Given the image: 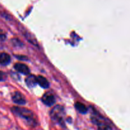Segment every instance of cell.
Returning a JSON list of instances; mask_svg holds the SVG:
<instances>
[{"instance_id": "obj_12", "label": "cell", "mask_w": 130, "mask_h": 130, "mask_svg": "<svg viewBox=\"0 0 130 130\" xmlns=\"http://www.w3.org/2000/svg\"><path fill=\"white\" fill-rule=\"evenodd\" d=\"M5 74L2 72H0V81H3L5 79Z\"/></svg>"}, {"instance_id": "obj_11", "label": "cell", "mask_w": 130, "mask_h": 130, "mask_svg": "<svg viewBox=\"0 0 130 130\" xmlns=\"http://www.w3.org/2000/svg\"><path fill=\"white\" fill-rule=\"evenodd\" d=\"M5 38H6L5 34H4V32L2 30H0V39H1V40H5Z\"/></svg>"}, {"instance_id": "obj_3", "label": "cell", "mask_w": 130, "mask_h": 130, "mask_svg": "<svg viewBox=\"0 0 130 130\" xmlns=\"http://www.w3.org/2000/svg\"><path fill=\"white\" fill-rule=\"evenodd\" d=\"M64 114L63 107L61 105H57L50 112V116L52 119L59 123H62V118Z\"/></svg>"}, {"instance_id": "obj_7", "label": "cell", "mask_w": 130, "mask_h": 130, "mask_svg": "<svg viewBox=\"0 0 130 130\" xmlns=\"http://www.w3.org/2000/svg\"><path fill=\"white\" fill-rule=\"evenodd\" d=\"M37 84L40 85L43 88H48L49 87V83L45 77L42 76H36Z\"/></svg>"}, {"instance_id": "obj_1", "label": "cell", "mask_w": 130, "mask_h": 130, "mask_svg": "<svg viewBox=\"0 0 130 130\" xmlns=\"http://www.w3.org/2000/svg\"><path fill=\"white\" fill-rule=\"evenodd\" d=\"M11 111L15 115L24 119L30 126H35L36 125L37 122L34 118V114L29 109L19 107H14L11 108Z\"/></svg>"}, {"instance_id": "obj_5", "label": "cell", "mask_w": 130, "mask_h": 130, "mask_svg": "<svg viewBox=\"0 0 130 130\" xmlns=\"http://www.w3.org/2000/svg\"><path fill=\"white\" fill-rule=\"evenodd\" d=\"M42 100L45 105L47 106H52L55 104V98L52 94L50 93H46L43 95L42 98Z\"/></svg>"}, {"instance_id": "obj_8", "label": "cell", "mask_w": 130, "mask_h": 130, "mask_svg": "<svg viewBox=\"0 0 130 130\" xmlns=\"http://www.w3.org/2000/svg\"><path fill=\"white\" fill-rule=\"evenodd\" d=\"M11 60L10 56L6 53H1L0 54V64L6 66L9 64Z\"/></svg>"}, {"instance_id": "obj_6", "label": "cell", "mask_w": 130, "mask_h": 130, "mask_svg": "<svg viewBox=\"0 0 130 130\" xmlns=\"http://www.w3.org/2000/svg\"><path fill=\"white\" fill-rule=\"evenodd\" d=\"M14 67H15V70L20 73L25 75L29 74V69L25 64L21 63H15Z\"/></svg>"}, {"instance_id": "obj_2", "label": "cell", "mask_w": 130, "mask_h": 130, "mask_svg": "<svg viewBox=\"0 0 130 130\" xmlns=\"http://www.w3.org/2000/svg\"><path fill=\"white\" fill-rule=\"evenodd\" d=\"M91 120L98 126V130H112L110 124L101 116L95 114L91 117Z\"/></svg>"}, {"instance_id": "obj_9", "label": "cell", "mask_w": 130, "mask_h": 130, "mask_svg": "<svg viewBox=\"0 0 130 130\" xmlns=\"http://www.w3.org/2000/svg\"><path fill=\"white\" fill-rule=\"evenodd\" d=\"M25 83L29 87H34L36 84H37L36 77L34 75H29L25 79Z\"/></svg>"}, {"instance_id": "obj_10", "label": "cell", "mask_w": 130, "mask_h": 130, "mask_svg": "<svg viewBox=\"0 0 130 130\" xmlns=\"http://www.w3.org/2000/svg\"><path fill=\"white\" fill-rule=\"evenodd\" d=\"M75 107L76 108V110L79 112L81 114H86L87 112V107L85 106L84 104H82L80 102H76V104H75Z\"/></svg>"}, {"instance_id": "obj_4", "label": "cell", "mask_w": 130, "mask_h": 130, "mask_svg": "<svg viewBox=\"0 0 130 130\" xmlns=\"http://www.w3.org/2000/svg\"><path fill=\"white\" fill-rule=\"evenodd\" d=\"M12 100L14 103L17 105H23L25 104V99L24 95L19 91H15L12 94Z\"/></svg>"}]
</instances>
